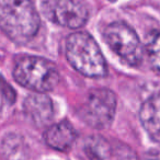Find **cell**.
<instances>
[{"label":"cell","instance_id":"obj_4","mask_svg":"<svg viewBox=\"0 0 160 160\" xmlns=\"http://www.w3.org/2000/svg\"><path fill=\"white\" fill-rule=\"evenodd\" d=\"M116 110V97L105 88L92 89L79 110L81 120L92 128L104 129L112 124Z\"/></svg>","mask_w":160,"mask_h":160},{"label":"cell","instance_id":"obj_1","mask_svg":"<svg viewBox=\"0 0 160 160\" xmlns=\"http://www.w3.org/2000/svg\"><path fill=\"white\" fill-rule=\"evenodd\" d=\"M40 16L32 0H0V24L18 44L31 41L40 29Z\"/></svg>","mask_w":160,"mask_h":160},{"label":"cell","instance_id":"obj_5","mask_svg":"<svg viewBox=\"0 0 160 160\" xmlns=\"http://www.w3.org/2000/svg\"><path fill=\"white\" fill-rule=\"evenodd\" d=\"M103 38L109 47L129 66L137 67L142 60V49L136 32L122 21L112 22L104 29Z\"/></svg>","mask_w":160,"mask_h":160},{"label":"cell","instance_id":"obj_2","mask_svg":"<svg viewBox=\"0 0 160 160\" xmlns=\"http://www.w3.org/2000/svg\"><path fill=\"white\" fill-rule=\"evenodd\" d=\"M66 57L81 75L102 78L108 73L107 62L99 45L87 32H76L67 38Z\"/></svg>","mask_w":160,"mask_h":160},{"label":"cell","instance_id":"obj_11","mask_svg":"<svg viewBox=\"0 0 160 160\" xmlns=\"http://www.w3.org/2000/svg\"><path fill=\"white\" fill-rule=\"evenodd\" d=\"M146 51L152 70L160 75V30H155L147 36Z\"/></svg>","mask_w":160,"mask_h":160},{"label":"cell","instance_id":"obj_8","mask_svg":"<svg viewBox=\"0 0 160 160\" xmlns=\"http://www.w3.org/2000/svg\"><path fill=\"white\" fill-rule=\"evenodd\" d=\"M77 138V132L67 121L52 125L44 134V140L51 148L67 151L71 148Z\"/></svg>","mask_w":160,"mask_h":160},{"label":"cell","instance_id":"obj_10","mask_svg":"<svg viewBox=\"0 0 160 160\" xmlns=\"http://www.w3.org/2000/svg\"><path fill=\"white\" fill-rule=\"evenodd\" d=\"M85 152L89 160H107L111 155V146L102 136H90L85 142Z\"/></svg>","mask_w":160,"mask_h":160},{"label":"cell","instance_id":"obj_3","mask_svg":"<svg viewBox=\"0 0 160 160\" xmlns=\"http://www.w3.org/2000/svg\"><path fill=\"white\" fill-rule=\"evenodd\" d=\"M13 78L22 87L36 93L52 91L59 82V72L48 59L38 56H23L17 60Z\"/></svg>","mask_w":160,"mask_h":160},{"label":"cell","instance_id":"obj_12","mask_svg":"<svg viewBox=\"0 0 160 160\" xmlns=\"http://www.w3.org/2000/svg\"><path fill=\"white\" fill-rule=\"evenodd\" d=\"M111 1H115V0H111Z\"/></svg>","mask_w":160,"mask_h":160},{"label":"cell","instance_id":"obj_6","mask_svg":"<svg viewBox=\"0 0 160 160\" xmlns=\"http://www.w3.org/2000/svg\"><path fill=\"white\" fill-rule=\"evenodd\" d=\"M44 16L60 27L78 29L88 20L87 7L80 0H41Z\"/></svg>","mask_w":160,"mask_h":160},{"label":"cell","instance_id":"obj_7","mask_svg":"<svg viewBox=\"0 0 160 160\" xmlns=\"http://www.w3.org/2000/svg\"><path fill=\"white\" fill-rule=\"evenodd\" d=\"M23 111L25 116L38 127L48 125L54 116L53 102L44 93L28 97L23 102Z\"/></svg>","mask_w":160,"mask_h":160},{"label":"cell","instance_id":"obj_9","mask_svg":"<svg viewBox=\"0 0 160 160\" xmlns=\"http://www.w3.org/2000/svg\"><path fill=\"white\" fill-rule=\"evenodd\" d=\"M139 118L148 135L160 142V94H155L142 103Z\"/></svg>","mask_w":160,"mask_h":160}]
</instances>
